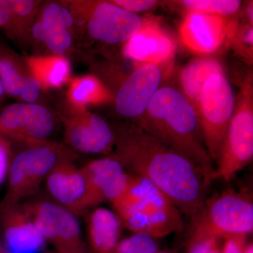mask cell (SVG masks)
<instances>
[{
  "label": "cell",
  "instance_id": "obj_1",
  "mask_svg": "<svg viewBox=\"0 0 253 253\" xmlns=\"http://www.w3.org/2000/svg\"><path fill=\"white\" fill-rule=\"evenodd\" d=\"M114 133V156L125 169L152 183L181 213L194 217L201 211L208 185L196 163L135 123Z\"/></svg>",
  "mask_w": 253,
  "mask_h": 253
},
{
  "label": "cell",
  "instance_id": "obj_2",
  "mask_svg": "<svg viewBox=\"0 0 253 253\" xmlns=\"http://www.w3.org/2000/svg\"><path fill=\"white\" fill-rule=\"evenodd\" d=\"M134 123L192 160L202 169L208 186L215 179V168L205 146L197 112L180 90L172 86L160 87L144 114Z\"/></svg>",
  "mask_w": 253,
  "mask_h": 253
},
{
  "label": "cell",
  "instance_id": "obj_3",
  "mask_svg": "<svg viewBox=\"0 0 253 253\" xmlns=\"http://www.w3.org/2000/svg\"><path fill=\"white\" fill-rule=\"evenodd\" d=\"M123 226L133 234L154 239L180 230L181 212L167 196L147 179L132 173L123 194L111 203Z\"/></svg>",
  "mask_w": 253,
  "mask_h": 253
},
{
  "label": "cell",
  "instance_id": "obj_4",
  "mask_svg": "<svg viewBox=\"0 0 253 253\" xmlns=\"http://www.w3.org/2000/svg\"><path fill=\"white\" fill-rule=\"evenodd\" d=\"M236 96L234 115L217 160L215 178L230 181L253 158V75L242 83Z\"/></svg>",
  "mask_w": 253,
  "mask_h": 253
},
{
  "label": "cell",
  "instance_id": "obj_5",
  "mask_svg": "<svg viewBox=\"0 0 253 253\" xmlns=\"http://www.w3.org/2000/svg\"><path fill=\"white\" fill-rule=\"evenodd\" d=\"M236 106V96L224 72L214 73L204 84L196 112L205 146L217 161Z\"/></svg>",
  "mask_w": 253,
  "mask_h": 253
},
{
  "label": "cell",
  "instance_id": "obj_6",
  "mask_svg": "<svg viewBox=\"0 0 253 253\" xmlns=\"http://www.w3.org/2000/svg\"><path fill=\"white\" fill-rule=\"evenodd\" d=\"M70 158L62 146L45 142L18 154L10 165L8 190L1 208L19 204L34 194L60 162Z\"/></svg>",
  "mask_w": 253,
  "mask_h": 253
},
{
  "label": "cell",
  "instance_id": "obj_7",
  "mask_svg": "<svg viewBox=\"0 0 253 253\" xmlns=\"http://www.w3.org/2000/svg\"><path fill=\"white\" fill-rule=\"evenodd\" d=\"M192 229L206 231L224 239L232 235H246L253 231V204L246 194L226 190L205 201L194 216Z\"/></svg>",
  "mask_w": 253,
  "mask_h": 253
},
{
  "label": "cell",
  "instance_id": "obj_8",
  "mask_svg": "<svg viewBox=\"0 0 253 253\" xmlns=\"http://www.w3.org/2000/svg\"><path fill=\"white\" fill-rule=\"evenodd\" d=\"M42 237L56 253H89L82 237L77 218L52 201L38 200L22 205Z\"/></svg>",
  "mask_w": 253,
  "mask_h": 253
},
{
  "label": "cell",
  "instance_id": "obj_9",
  "mask_svg": "<svg viewBox=\"0 0 253 253\" xmlns=\"http://www.w3.org/2000/svg\"><path fill=\"white\" fill-rule=\"evenodd\" d=\"M54 121L49 110L36 104L16 103L0 113V136L30 146L46 142L54 130Z\"/></svg>",
  "mask_w": 253,
  "mask_h": 253
},
{
  "label": "cell",
  "instance_id": "obj_10",
  "mask_svg": "<svg viewBox=\"0 0 253 253\" xmlns=\"http://www.w3.org/2000/svg\"><path fill=\"white\" fill-rule=\"evenodd\" d=\"M163 78L161 66L151 63L139 65L118 89L115 97L116 112L137 121L161 87Z\"/></svg>",
  "mask_w": 253,
  "mask_h": 253
},
{
  "label": "cell",
  "instance_id": "obj_11",
  "mask_svg": "<svg viewBox=\"0 0 253 253\" xmlns=\"http://www.w3.org/2000/svg\"><path fill=\"white\" fill-rule=\"evenodd\" d=\"M176 50L170 33L157 20L148 17L144 18L141 29L125 42L123 54L134 62L162 66L172 62Z\"/></svg>",
  "mask_w": 253,
  "mask_h": 253
},
{
  "label": "cell",
  "instance_id": "obj_12",
  "mask_svg": "<svg viewBox=\"0 0 253 253\" xmlns=\"http://www.w3.org/2000/svg\"><path fill=\"white\" fill-rule=\"evenodd\" d=\"M144 18L129 12L111 1L94 6L88 21L89 36L109 44L126 42L141 29Z\"/></svg>",
  "mask_w": 253,
  "mask_h": 253
},
{
  "label": "cell",
  "instance_id": "obj_13",
  "mask_svg": "<svg viewBox=\"0 0 253 253\" xmlns=\"http://www.w3.org/2000/svg\"><path fill=\"white\" fill-rule=\"evenodd\" d=\"M229 25L227 18L189 11L179 26V37L192 52L211 54L227 42Z\"/></svg>",
  "mask_w": 253,
  "mask_h": 253
},
{
  "label": "cell",
  "instance_id": "obj_14",
  "mask_svg": "<svg viewBox=\"0 0 253 253\" xmlns=\"http://www.w3.org/2000/svg\"><path fill=\"white\" fill-rule=\"evenodd\" d=\"M45 181L53 199L75 215H83L90 211L85 176L82 168L75 166L70 158L60 162Z\"/></svg>",
  "mask_w": 253,
  "mask_h": 253
},
{
  "label": "cell",
  "instance_id": "obj_15",
  "mask_svg": "<svg viewBox=\"0 0 253 253\" xmlns=\"http://www.w3.org/2000/svg\"><path fill=\"white\" fill-rule=\"evenodd\" d=\"M82 169L87 182L91 209L103 203L111 204L127 184L129 173L114 156L94 160Z\"/></svg>",
  "mask_w": 253,
  "mask_h": 253
},
{
  "label": "cell",
  "instance_id": "obj_16",
  "mask_svg": "<svg viewBox=\"0 0 253 253\" xmlns=\"http://www.w3.org/2000/svg\"><path fill=\"white\" fill-rule=\"evenodd\" d=\"M65 136L73 149L86 154H109L116 141L109 124L98 115L87 112L68 120Z\"/></svg>",
  "mask_w": 253,
  "mask_h": 253
},
{
  "label": "cell",
  "instance_id": "obj_17",
  "mask_svg": "<svg viewBox=\"0 0 253 253\" xmlns=\"http://www.w3.org/2000/svg\"><path fill=\"white\" fill-rule=\"evenodd\" d=\"M6 252L39 253L46 241L19 204L1 208Z\"/></svg>",
  "mask_w": 253,
  "mask_h": 253
},
{
  "label": "cell",
  "instance_id": "obj_18",
  "mask_svg": "<svg viewBox=\"0 0 253 253\" xmlns=\"http://www.w3.org/2000/svg\"><path fill=\"white\" fill-rule=\"evenodd\" d=\"M89 253H111L121 241L123 224L114 211L94 208L86 218Z\"/></svg>",
  "mask_w": 253,
  "mask_h": 253
},
{
  "label": "cell",
  "instance_id": "obj_19",
  "mask_svg": "<svg viewBox=\"0 0 253 253\" xmlns=\"http://www.w3.org/2000/svg\"><path fill=\"white\" fill-rule=\"evenodd\" d=\"M33 33L57 56L66 52L72 44V38L63 19L62 7L56 3H50L44 7L41 20L33 26Z\"/></svg>",
  "mask_w": 253,
  "mask_h": 253
},
{
  "label": "cell",
  "instance_id": "obj_20",
  "mask_svg": "<svg viewBox=\"0 0 253 253\" xmlns=\"http://www.w3.org/2000/svg\"><path fill=\"white\" fill-rule=\"evenodd\" d=\"M224 72L219 61L212 58L193 59L181 70L179 81L181 92L196 111L204 84L214 73Z\"/></svg>",
  "mask_w": 253,
  "mask_h": 253
},
{
  "label": "cell",
  "instance_id": "obj_21",
  "mask_svg": "<svg viewBox=\"0 0 253 253\" xmlns=\"http://www.w3.org/2000/svg\"><path fill=\"white\" fill-rule=\"evenodd\" d=\"M33 76L45 88L59 87L69 78V61L61 56L36 57L29 59Z\"/></svg>",
  "mask_w": 253,
  "mask_h": 253
},
{
  "label": "cell",
  "instance_id": "obj_22",
  "mask_svg": "<svg viewBox=\"0 0 253 253\" xmlns=\"http://www.w3.org/2000/svg\"><path fill=\"white\" fill-rule=\"evenodd\" d=\"M71 102L78 108L104 104L112 101L113 94L102 82L93 76L77 78L69 90Z\"/></svg>",
  "mask_w": 253,
  "mask_h": 253
},
{
  "label": "cell",
  "instance_id": "obj_23",
  "mask_svg": "<svg viewBox=\"0 0 253 253\" xmlns=\"http://www.w3.org/2000/svg\"><path fill=\"white\" fill-rule=\"evenodd\" d=\"M178 3L187 11H197L224 18L236 14L242 4L238 0H183Z\"/></svg>",
  "mask_w": 253,
  "mask_h": 253
},
{
  "label": "cell",
  "instance_id": "obj_24",
  "mask_svg": "<svg viewBox=\"0 0 253 253\" xmlns=\"http://www.w3.org/2000/svg\"><path fill=\"white\" fill-rule=\"evenodd\" d=\"M23 78L14 58L9 53L0 49V81L6 94L11 96H19Z\"/></svg>",
  "mask_w": 253,
  "mask_h": 253
},
{
  "label": "cell",
  "instance_id": "obj_25",
  "mask_svg": "<svg viewBox=\"0 0 253 253\" xmlns=\"http://www.w3.org/2000/svg\"><path fill=\"white\" fill-rule=\"evenodd\" d=\"M253 25L238 26L237 23L229 21L227 42H230L236 52L249 63H252L253 56Z\"/></svg>",
  "mask_w": 253,
  "mask_h": 253
},
{
  "label": "cell",
  "instance_id": "obj_26",
  "mask_svg": "<svg viewBox=\"0 0 253 253\" xmlns=\"http://www.w3.org/2000/svg\"><path fill=\"white\" fill-rule=\"evenodd\" d=\"M158 251L159 247L156 239L136 233L121 239L111 253H156Z\"/></svg>",
  "mask_w": 253,
  "mask_h": 253
},
{
  "label": "cell",
  "instance_id": "obj_27",
  "mask_svg": "<svg viewBox=\"0 0 253 253\" xmlns=\"http://www.w3.org/2000/svg\"><path fill=\"white\" fill-rule=\"evenodd\" d=\"M223 240L206 231L191 229L187 242V253H220Z\"/></svg>",
  "mask_w": 253,
  "mask_h": 253
},
{
  "label": "cell",
  "instance_id": "obj_28",
  "mask_svg": "<svg viewBox=\"0 0 253 253\" xmlns=\"http://www.w3.org/2000/svg\"><path fill=\"white\" fill-rule=\"evenodd\" d=\"M111 1L126 11L134 14L149 11L157 7L161 3L156 0H114Z\"/></svg>",
  "mask_w": 253,
  "mask_h": 253
},
{
  "label": "cell",
  "instance_id": "obj_29",
  "mask_svg": "<svg viewBox=\"0 0 253 253\" xmlns=\"http://www.w3.org/2000/svg\"><path fill=\"white\" fill-rule=\"evenodd\" d=\"M41 83L34 77H24L19 96L26 104H34L40 96Z\"/></svg>",
  "mask_w": 253,
  "mask_h": 253
},
{
  "label": "cell",
  "instance_id": "obj_30",
  "mask_svg": "<svg viewBox=\"0 0 253 253\" xmlns=\"http://www.w3.org/2000/svg\"><path fill=\"white\" fill-rule=\"evenodd\" d=\"M246 235L226 236L223 240L220 253H245L248 244Z\"/></svg>",
  "mask_w": 253,
  "mask_h": 253
},
{
  "label": "cell",
  "instance_id": "obj_31",
  "mask_svg": "<svg viewBox=\"0 0 253 253\" xmlns=\"http://www.w3.org/2000/svg\"><path fill=\"white\" fill-rule=\"evenodd\" d=\"M11 158V148L9 142L0 136V184L4 180L9 173Z\"/></svg>",
  "mask_w": 253,
  "mask_h": 253
},
{
  "label": "cell",
  "instance_id": "obj_32",
  "mask_svg": "<svg viewBox=\"0 0 253 253\" xmlns=\"http://www.w3.org/2000/svg\"><path fill=\"white\" fill-rule=\"evenodd\" d=\"M6 3L12 10L15 17H23L29 15L34 9L36 3L33 1H9Z\"/></svg>",
  "mask_w": 253,
  "mask_h": 253
},
{
  "label": "cell",
  "instance_id": "obj_33",
  "mask_svg": "<svg viewBox=\"0 0 253 253\" xmlns=\"http://www.w3.org/2000/svg\"><path fill=\"white\" fill-rule=\"evenodd\" d=\"M61 7H62L63 16L65 24H66V28L69 31L70 28L73 27V23H74L73 15L71 14L67 8L63 7V6H61Z\"/></svg>",
  "mask_w": 253,
  "mask_h": 253
},
{
  "label": "cell",
  "instance_id": "obj_34",
  "mask_svg": "<svg viewBox=\"0 0 253 253\" xmlns=\"http://www.w3.org/2000/svg\"><path fill=\"white\" fill-rule=\"evenodd\" d=\"M253 1H250L246 7V16L249 20V24L253 25Z\"/></svg>",
  "mask_w": 253,
  "mask_h": 253
},
{
  "label": "cell",
  "instance_id": "obj_35",
  "mask_svg": "<svg viewBox=\"0 0 253 253\" xmlns=\"http://www.w3.org/2000/svg\"><path fill=\"white\" fill-rule=\"evenodd\" d=\"M156 253H176L172 251H169V250H165V251H159Z\"/></svg>",
  "mask_w": 253,
  "mask_h": 253
},
{
  "label": "cell",
  "instance_id": "obj_36",
  "mask_svg": "<svg viewBox=\"0 0 253 253\" xmlns=\"http://www.w3.org/2000/svg\"><path fill=\"white\" fill-rule=\"evenodd\" d=\"M0 253H5L4 251H3L2 250L0 249Z\"/></svg>",
  "mask_w": 253,
  "mask_h": 253
},
{
  "label": "cell",
  "instance_id": "obj_37",
  "mask_svg": "<svg viewBox=\"0 0 253 253\" xmlns=\"http://www.w3.org/2000/svg\"><path fill=\"white\" fill-rule=\"evenodd\" d=\"M56 253V252H52V253Z\"/></svg>",
  "mask_w": 253,
  "mask_h": 253
}]
</instances>
